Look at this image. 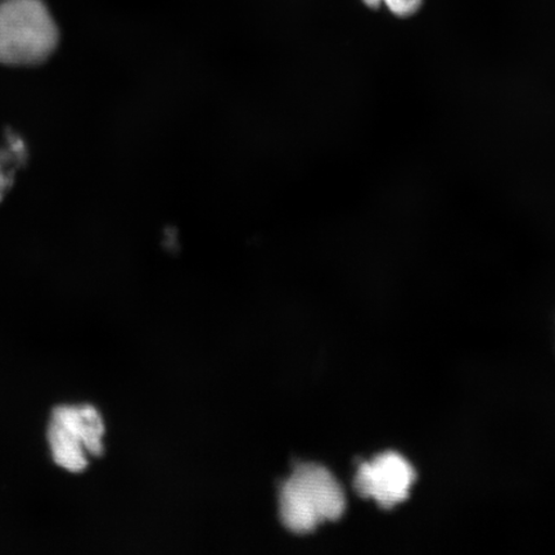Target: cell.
<instances>
[{
    "mask_svg": "<svg viewBox=\"0 0 555 555\" xmlns=\"http://www.w3.org/2000/svg\"><path fill=\"white\" fill-rule=\"evenodd\" d=\"M104 423L92 405H61L52 412L48 443L55 464L72 474L89 466V456L103 454Z\"/></svg>",
    "mask_w": 555,
    "mask_h": 555,
    "instance_id": "3957f363",
    "label": "cell"
},
{
    "mask_svg": "<svg viewBox=\"0 0 555 555\" xmlns=\"http://www.w3.org/2000/svg\"><path fill=\"white\" fill-rule=\"evenodd\" d=\"M364 3L372 9L385 4L393 15L409 17L421 9L422 0H364Z\"/></svg>",
    "mask_w": 555,
    "mask_h": 555,
    "instance_id": "8992f818",
    "label": "cell"
},
{
    "mask_svg": "<svg viewBox=\"0 0 555 555\" xmlns=\"http://www.w3.org/2000/svg\"><path fill=\"white\" fill-rule=\"evenodd\" d=\"M59 27L43 0L0 2V64L34 67L52 57Z\"/></svg>",
    "mask_w": 555,
    "mask_h": 555,
    "instance_id": "7a4b0ae2",
    "label": "cell"
},
{
    "mask_svg": "<svg viewBox=\"0 0 555 555\" xmlns=\"http://www.w3.org/2000/svg\"><path fill=\"white\" fill-rule=\"evenodd\" d=\"M416 474L404 456L393 451L360 464L353 488L365 499H374L380 508L391 509L411 495Z\"/></svg>",
    "mask_w": 555,
    "mask_h": 555,
    "instance_id": "277c9868",
    "label": "cell"
},
{
    "mask_svg": "<svg viewBox=\"0 0 555 555\" xmlns=\"http://www.w3.org/2000/svg\"><path fill=\"white\" fill-rule=\"evenodd\" d=\"M346 498L343 486L327 468L319 464H298L283 483L280 495L281 520L298 535L318 529L344 516Z\"/></svg>",
    "mask_w": 555,
    "mask_h": 555,
    "instance_id": "6da1fadb",
    "label": "cell"
},
{
    "mask_svg": "<svg viewBox=\"0 0 555 555\" xmlns=\"http://www.w3.org/2000/svg\"><path fill=\"white\" fill-rule=\"evenodd\" d=\"M29 159V150L23 137L9 130L0 143V203L9 196L16 182L17 172Z\"/></svg>",
    "mask_w": 555,
    "mask_h": 555,
    "instance_id": "5b68a950",
    "label": "cell"
}]
</instances>
